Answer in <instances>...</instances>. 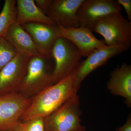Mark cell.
Instances as JSON below:
<instances>
[{
	"instance_id": "cell-17",
	"label": "cell",
	"mask_w": 131,
	"mask_h": 131,
	"mask_svg": "<svg viewBox=\"0 0 131 131\" xmlns=\"http://www.w3.org/2000/svg\"><path fill=\"white\" fill-rule=\"evenodd\" d=\"M18 54L14 47L5 38H0V71Z\"/></svg>"
},
{
	"instance_id": "cell-20",
	"label": "cell",
	"mask_w": 131,
	"mask_h": 131,
	"mask_svg": "<svg viewBox=\"0 0 131 131\" xmlns=\"http://www.w3.org/2000/svg\"><path fill=\"white\" fill-rule=\"evenodd\" d=\"M117 2L121 6L124 7L125 9L127 18L129 21L131 20V0H117Z\"/></svg>"
},
{
	"instance_id": "cell-7",
	"label": "cell",
	"mask_w": 131,
	"mask_h": 131,
	"mask_svg": "<svg viewBox=\"0 0 131 131\" xmlns=\"http://www.w3.org/2000/svg\"><path fill=\"white\" fill-rule=\"evenodd\" d=\"M129 50L123 46L105 47L98 49L90 55L81 62L73 72L75 88L78 91L82 82L97 68L104 65L113 57Z\"/></svg>"
},
{
	"instance_id": "cell-11",
	"label": "cell",
	"mask_w": 131,
	"mask_h": 131,
	"mask_svg": "<svg viewBox=\"0 0 131 131\" xmlns=\"http://www.w3.org/2000/svg\"><path fill=\"white\" fill-rule=\"evenodd\" d=\"M21 26L31 36L39 53L44 56H51L52 47L59 37L58 26L29 22Z\"/></svg>"
},
{
	"instance_id": "cell-18",
	"label": "cell",
	"mask_w": 131,
	"mask_h": 131,
	"mask_svg": "<svg viewBox=\"0 0 131 131\" xmlns=\"http://www.w3.org/2000/svg\"><path fill=\"white\" fill-rule=\"evenodd\" d=\"M18 131H46L44 118L39 117L22 122Z\"/></svg>"
},
{
	"instance_id": "cell-2",
	"label": "cell",
	"mask_w": 131,
	"mask_h": 131,
	"mask_svg": "<svg viewBox=\"0 0 131 131\" xmlns=\"http://www.w3.org/2000/svg\"><path fill=\"white\" fill-rule=\"evenodd\" d=\"M52 58L51 56L42 55L30 57L25 75L17 92L31 99L53 84L52 72L50 71L49 64Z\"/></svg>"
},
{
	"instance_id": "cell-12",
	"label": "cell",
	"mask_w": 131,
	"mask_h": 131,
	"mask_svg": "<svg viewBox=\"0 0 131 131\" xmlns=\"http://www.w3.org/2000/svg\"><path fill=\"white\" fill-rule=\"evenodd\" d=\"M84 0H53L46 15L64 28L80 27L77 12Z\"/></svg>"
},
{
	"instance_id": "cell-10",
	"label": "cell",
	"mask_w": 131,
	"mask_h": 131,
	"mask_svg": "<svg viewBox=\"0 0 131 131\" xmlns=\"http://www.w3.org/2000/svg\"><path fill=\"white\" fill-rule=\"evenodd\" d=\"M30 58L18 53L0 71V94L17 92L25 75Z\"/></svg>"
},
{
	"instance_id": "cell-8",
	"label": "cell",
	"mask_w": 131,
	"mask_h": 131,
	"mask_svg": "<svg viewBox=\"0 0 131 131\" xmlns=\"http://www.w3.org/2000/svg\"><path fill=\"white\" fill-rule=\"evenodd\" d=\"M122 10L121 6L114 0H84L78 11V19L80 26L92 31L99 19Z\"/></svg>"
},
{
	"instance_id": "cell-21",
	"label": "cell",
	"mask_w": 131,
	"mask_h": 131,
	"mask_svg": "<svg viewBox=\"0 0 131 131\" xmlns=\"http://www.w3.org/2000/svg\"><path fill=\"white\" fill-rule=\"evenodd\" d=\"M115 131H131V116L129 115L125 123L122 126L117 128Z\"/></svg>"
},
{
	"instance_id": "cell-3",
	"label": "cell",
	"mask_w": 131,
	"mask_h": 131,
	"mask_svg": "<svg viewBox=\"0 0 131 131\" xmlns=\"http://www.w3.org/2000/svg\"><path fill=\"white\" fill-rule=\"evenodd\" d=\"M93 31L102 36L106 45L123 46L130 49L131 22L125 18L121 12L107 15L96 21Z\"/></svg>"
},
{
	"instance_id": "cell-6",
	"label": "cell",
	"mask_w": 131,
	"mask_h": 131,
	"mask_svg": "<svg viewBox=\"0 0 131 131\" xmlns=\"http://www.w3.org/2000/svg\"><path fill=\"white\" fill-rule=\"evenodd\" d=\"M31 102L18 92L0 94V131H18Z\"/></svg>"
},
{
	"instance_id": "cell-5",
	"label": "cell",
	"mask_w": 131,
	"mask_h": 131,
	"mask_svg": "<svg viewBox=\"0 0 131 131\" xmlns=\"http://www.w3.org/2000/svg\"><path fill=\"white\" fill-rule=\"evenodd\" d=\"M51 55L55 62L52 74L53 84L73 73L80 64L82 57L74 44L61 37L55 42Z\"/></svg>"
},
{
	"instance_id": "cell-16",
	"label": "cell",
	"mask_w": 131,
	"mask_h": 131,
	"mask_svg": "<svg viewBox=\"0 0 131 131\" xmlns=\"http://www.w3.org/2000/svg\"><path fill=\"white\" fill-rule=\"evenodd\" d=\"M16 1L6 0L0 13V38L4 37L9 27L15 23Z\"/></svg>"
},
{
	"instance_id": "cell-1",
	"label": "cell",
	"mask_w": 131,
	"mask_h": 131,
	"mask_svg": "<svg viewBox=\"0 0 131 131\" xmlns=\"http://www.w3.org/2000/svg\"><path fill=\"white\" fill-rule=\"evenodd\" d=\"M78 91L75 88L72 73L32 98L21 117V122L39 117L44 118L77 94Z\"/></svg>"
},
{
	"instance_id": "cell-15",
	"label": "cell",
	"mask_w": 131,
	"mask_h": 131,
	"mask_svg": "<svg viewBox=\"0 0 131 131\" xmlns=\"http://www.w3.org/2000/svg\"><path fill=\"white\" fill-rule=\"evenodd\" d=\"M16 5V24L21 25L29 22H38L56 25L37 7L34 0H17Z\"/></svg>"
},
{
	"instance_id": "cell-4",
	"label": "cell",
	"mask_w": 131,
	"mask_h": 131,
	"mask_svg": "<svg viewBox=\"0 0 131 131\" xmlns=\"http://www.w3.org/2000/svg\"><path fill=\"white\" fill-rule=\"evenodd\" d=\"M82 112L77 94L44 118L46 131H86L81 124Z\"/></svg>"
},
{
	"instance_id": "cell-14",
	"label": "cell",
	"mask_w": 131,
	"mask_h": 131,
	"mask_svg": "<svg viewBox=\"0 0 131 131\" xmlns=\"http://www.w3.org/2000/svg\"><path fill=\"white\" fill-rule=\"evenodd\" d=\"M4 38L17 52L29 57L41 55L30 35L21 25L15 23L10 26Z\"/></svg>"
},
{
	"instance_id": "cell-13",
	"label": "cell",
	"mask_w": 131,
	"mask_h": 131,
	"mask_svg": "<svg viewBox=\"0 0 131 131\" xmlns=\"http://www.w3.org/2000/svg\"><path fill=\"white\" fill-rule=\"evenodd\" d=\"M108 89L114 95L125 99V103L131 107V66L122 64L111 72L107 84Z\"/></svg>"
},
{
	"instance_id": "cell-9",
	"label": "cell",
	"mask_w": 131,
	"mask_h": 131,
	"mask_svg": "<svg viewBox=\"0 0 131 131\" xmlns=\"http://www.w3.org/2000/svg\"><path fill=\"white\" fill-rule=\"evenodd\" d=\"M58 26L59 37L74 44L82 57H87L96 50L106 46L104 40L98 39L89 28L81 26L66 28Z\"/></svg>"
},
{
	"instance_id": "cell-19",
	"label": "cell",
	"mask_w": 131,
	"mask_h": 131,
	"mask_svg": "<svg viewBox=\"0 0 131 131\" xmlns=\"http://www.w3.org/2000/svg\"><path fill=\"white\" fill-rule=\"evenodd\" d=\"M52 1L53 0H35L34 1L37 7L46 15Z\"/></svg>"
}]
</instances>
